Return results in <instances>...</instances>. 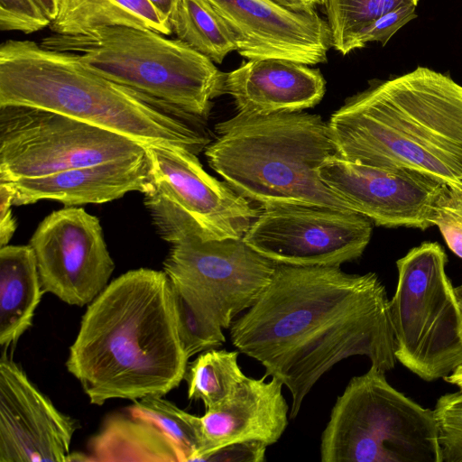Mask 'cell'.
<instances>
[{
	"label": "cell",
	"mask_w": 462,
	"mask_h": 462,
	"mask_svg": "<svg viewBox=\"0 0 462 462\" xmlns=\"http://www.w3.org/2000/svg\"><path fill=\"white\" fill-rule=\"evenodd\" d=\"M226 94L237 114L269 116L300 112L318 105L326 81L318 69L282 59L250 60L226 73Z\"/></svg>",
	"instance_id": "19"
},
{
	"label": "cell",
	"mask_w": 462,
	"mask_h": 462,
	"mask_svg": "<svg viewBox=\"0 0 462 462\" xmlns=\"http://www.w3.org/2000/svg\"><path fill=\"white\" fill-rule=\"evenodd\" d=\"M91 461H187L180 446L154 421L125 409L104 420L88 443Z\"/></svg>",
	"instance_id": "20"
},
{
	"label": "cell",
	"mask_w": 462,
	"mask_h": 462,
	"mask_svg": "<svg viewBox=\"0 0 462 462\" xmlns=\"http://www.w3.org/2000/svg\"><path fill=\"white\" fill-rule=\"evenodd\" d=\"M207 1L230 32L236 51L249 60L327 61L331 32L315 11L293 12L270 0Z\"/></svg>",
	"instance_id": "15"
},
{
	"label": "cell",
	"mask_w": 462,
	"mask_h": 462,
	"mask_svg": "<svg viewBox=\"0 0 462 462\" xmlns=\"http://www.w3.org/2000/svg\"><path fill=\"white\" fill-rule=\"evenodd\" d=\"M169 22L177 39L214 63L236 51L230 32L207 0H179Z\"/></svg>",
	"instance_id": "23"
},
{
	"label": "cell",
	"mask_w": 462,
	"mask_h": 462,
	"mask_svg": "<svg viewBox=\"0 0 462 462\" xmlns=\"http://www.w3.org/2000/svg\"><path fill=\"white\" fill-rule=\"evenodd\" d=\"M448 256L437 242H423L396 261L398 281L390 300L396 360L426 382L462 365V319Z\"/></svg>",
	"instance_id": "8"
},
{
	"label": "cell",
	"mask_w": 462,
	"mask_h": 462,
	"mask_svg": "<svg viewBox=\"0 0 462 462\" xmlns=\"http://www.w3.org/2000/svg\"><path fill=\"white\" fill-rule=\"evenodd\" d=\"M432 223L448 248L462 259V182L443 188L433 208Z\"/></svg>",
	"instance_id": "29"
},
{
	"label": "cell",
	"mask_w": 462,
	"mask_h": 462,
	"mask_svg": "<svg viewBox=\"0 0 462 462\" xmlns=\"http://www.w3.org/2000/svg\"><path fill=\"white\" fill-rule=\"evenodd\" d=\"M276 266L243 238H185L171 244L163 271L200 314L226 329L255 302Z\"/></svg>",
	"instance_id": "11"
},
{
	"label": "cell",
	"mask_w": 462,
	"mask_h": 462,
	"mask_svg": "<svg viewBox=\"0 0 462 462\" xmlns=\"http://www.w3.org/2000/svg\"><path fill=\"white\" fill-rule=\"evenodd\" d=\"M171 288L178 333L187 357L222 346L226 342L223 328L200 314L172 285Z\"/></svg>",
	"instance_id": "27"
},
{
	"label": "cell",
	"mask_w": 462,
	"mask_h": 462,
	"mask_svg": "<svg viewBox=\"0 0 462 462\" xmlns=\"http://www.w3.org/2000/svg\"><path fill=\"white\" fill-rule=\"evenodd\" d=\"M230 338L288 388L290 419L343 359L365 356L383 372L397 361L384 285L374 273L350 274L340 266L277 264L255 302L233 321Z\"/></svg>",
	"instance_id": "1"
},
{
	"label": "cell",
	"mask_w": 462,
	"mask_h": 462,
	"mask_svg": "<svg viewBox=\"0 0 462 462\" xmlns=\"http://www.w3.org/2000/svg\"><path fill=\"white\" fill-rule=\"evenodd\" d=\"M144 152L133 139L60 113L0 106V181L47 176Z\"/></svg>",
	"instance_id": "10"
},
{
	"label": "cell",
	"mask_w": 462,
	"mask_h": 462,
	"mask_svg": "<svg viewBox=\"0 0 462 462\" xmlns=\"http://www.w3.org/2000/svg\"><path fill=\"white\" fill-rule=\"evenodd\" d=\"M79 421L60 411L5 352L0 358V462H67Z\"/></svg>",
	"instance_id": "16"
},
{
	"label": "cell",
	"mask_w": 462,
	"mask_h": 462,
	"mask_svg": "<svg viewBox=\"0 0 462 462\" xmlns=\"http://www.w3.org/2000/svg\"><path fill=\"white\" fill-rule=\"evenodd\" d=\"M266 376H245L231 394L200 417L202 446L197 461L226 445L260 441L276 443L288 426L289 406L283 384Z\"/></svg>",
	"instance_id": "17"
},
{
	"label": "cell",
	"mask_w": 462,
	"mask_h": 462,
	"mask_svg": "<svg viewBox=\"0 0 462 462\" xmlns=\"http://www.w3.org/2000/svg\"><path fill=\"white\" fill-rule=\"evenodd\" d=\"M5 182L13 188L15 206L54 200L72 207L112 201L132 191L145 193L151 171L145 150L125 159Z\"/></svg>",
	"instance_id": "18"
},
{
	"label": "cell",
	"mask_w": 462,
	"mask_h": 462,
	"mask_svg": "<svg viewBox=\"0 0 462 462\" xmlns=\"http://www.w3.org/2000/svg\"><path fill=\"white\" fill-rule=\"evenodd\" d=\"M126 409L157 423L180 446L187 461H197L202 446L200 417L188 413L162 396L135 400Z\"/></svg>",
	"instance_id": "26"
},
{
	"label": "cell",
	"mask_w": 462,
	"mask_h": 462,
	"mask_svg": "<svg viewBox=\"0 0 462 462\" xmlns=\"http://www.w3.org/2000/svg\"><path fill=\"white\" fill-rule=\"evenodd\" d=\"M266 447L260 441L236 442L213 451L203 461L262 462L265 458Z\"/></svg>",
	"instance_id": "32"
},
{
	"label": "cell",
	"mask_w": 462,
	"mask_h": 462,
	"mask_svg": "<svg viewBox=\"0 0 462 462\" xmlns=\"http://www.w3.org/2000/svg\"><path fill=\"white\" fill-rule=\"evenodd\" d=\"M449 384L462 389V365L443 378Z\"/></svg>",
	"instance_id": "37"
},
{
	"label": "cell",
	"mask_w": 462,
	"mask_h": 462,
	"mask_svg": "<svg viewBox=\"0 0 462 462\" xmlns=\"http://www.w3.org/2000/svg\"><path fill=\"white\" fill-rule=\"evenodd\" d=\"M273 3L293 12H311L325 0H270Z\"/></svg>",
	"instance_id": "34"
},
{
	"label": "cell",
	"mask_w": 462,
	"mask_h": 462,
	"mask_svg": "<svg viewBox=\"0 0 462 462\" xmlns=\"http://www.w3.org/2000/svg\"><path fill=\"white\" fill-rule=\"evenodd\" d=\"M155 10L167 21L174 12L179 0H148Z\"/></svg>",
	"instance_id": "35"
},
{
	"label": "cell",
	"mask_w": 462,
	"mask_h": 462,
	"mask_svg": "<svg viewBox=\"0 0 462 462\" xmlns=\"http://www.w3.org/2000/svg\"><path fill=\"white\" fill-rule=\"evenodd\" d=\"M129 26L172 34L170 22L148 0H60L49 27L57 34H79L97 27Z\"/></svg>",
	"instance_id": "22"
},
{
	"label": "cell",
	"mask_w": 462,
	"mask_h": 462,
	"mask_svg": "<svg viewBox=\"0 0 462 462\" xmlns=\"http://www.w3.org/2000/svg\"><path fill=\"white\" fill-rule=\"evenodd\" d=\"M335 153L365 165L462 182V86L426 67L348 97L328 123Z\"/></svg>",
	"instance_id": "3"
},
{
	"label": "cell",
	"mask_w": 462,
	"mask_h": 462,
	"mask_svg": "<svg viewBox=\"0 0 462 462\" xmlns=\"http://www.w3.org/2000/svg\"><path fill=\"white\" fill-rule=\"evenodd\" d=\"M151 188L144 206L158 235L173 244L242 238L258 216L251 201L209 175L197 154L180 147H145Z\"/></svg>",
	"instance_id": "9"
},
{
	"label": "cell",
	"mask_w": 462,
	"mask_h": 462,
	"mask_svg": "<svg viewBox=\"0 0 462 462\" xmlns=\"http://www.w3.org/2000/svg\"><path fill=\"white\" fill-rule=\"evenodd\" d=\"M44 291L36 259L28 245L0 248V346L2 352L15 345L32 326Z\"/></svg>",
	"instance_id": "21"
},
{
	"label": "cell",
	"mask_w": 462,
	"mask_h": 462,
	"mask_svg": "<svg viewBox=\"0 0 462 462\" xmlns=\"http://www.w3.org/2000/svg\"><path fill=\"white\" fill-rule=\"evenodd\" d=\"M39 5L42 7L45 15L51 20L53 21L57 16L59 11V2L60 0H35Z\"/></svg>",
	"instance_id": "36"
},
{
	"label": "cell",
	"mask_w": 462,
	"mask_h": 462,
	"mask_svg": "<svg viewBox=\"0 0 462 462\" xmlns=\"http://www.w3.org/2000/svg\"><path fill=\"white\" fill-rule=\"evenodd\" d=\"M419 0H325L332 47L346 55L356 50L361 32L380 16Z\"/></svg>",
	"instance_id": "25"
},
{
	"label": "cell",
	"mask_w": 462,
	"mask_h": 462,
	"mask_svg": "<svg viewBox=\"0 0 462 462\" xmlns=\"http://www.w3.org/2000/svg\"><path fill=\"white\" fill-rule=\"evenodd\" d=\"M322 181L373 224L385 227L432 226L435 202L447 185L420 171L345 160L336 153L319 169Z\"/></svg>",
	"instance_id": "14"
},
{
	"label": "cell",
	"mask_w": 462,
	"mask_h": 462,
	"mask_svg": "<svg viewBox=\"0 0 462 462\" xmlns=\"http://www.w3.org/2000/svg\"><path fill=\"white\" fill-rule=\"evenodd\" d=\"M26 106L60 113L133 139L199 154L209 139L194 124L107 79L74 52L32 41L0 46V106Z\"/></svg>",
	"instance_id": "4"
},
{
	"label": "cell",
	"mask_w": 462,
	"mask_h": 462,
	"mask_svg": "<svg viewBox=\"0 0 462 462\" xmlns=\"http://www.w3.org/2000/svg\"><path fill=\"white\" fill-rule=\"evenodd\" d=\"M322 462H443L439 423L370 366L337 398L320 441Z\"/></svg>",
	"instance_id": "7"
},
{
	"label": "cell",
	"mask_w": 462,
	"mask_h": 462,
	"mask_svg": "<svg viewBox=\"0 0 462 462\" xmlns=\"http://www.w3.org/2000/svg\"><path fill=\"white\" fill-rule=\"evenodd\" d=\"M14 190L8 182L0 181V245H7L16 229V221L12 215Z\"/></svg>",
	"instance_id": "33"
},
{
	"label": "cell",
	"mask_w": 462,
	"mask_h": 462,
	"mask_svg": "<svg viewBox=\"0 0 462 462\" xmlns=\"http://www.w3.org/2000/svg\"><path fill=\"white\" fill-rule=\"evenodd\" d=\"M51 20L35 0H0V29L25 34L49 26Z\"/></svg>",
	"instance_id": "30"
},
{
	"label": "cell",
	"mask_w": 462,
	"mask_h": 462,
	"mask_svg": "<svg viewBox=\"0 0 462 462\" xmlns=\"http://www.w3.org/2000/svg\"><path fill=\"white\" fill-rule=\"evenodd\" d=\"M239 351L211 348L187 367L188 398L200 400L207 410L223 402L245 377L237 359Z\"/></svg>",
	"instance_id": "24"
},
{
	"label": "cell",
	"mask_w": 462,
	"mask_h": 462,
	"mask_svg": "<svg viewBox=\"0 0 462 462\" xmlns=\"http://www.w3.org/2000/svg\"><path fill=\"white\" fill-rule=\"evenodd\" d=\"M188 360L164 271H128L88 304L66 361L92 404L164 396L184 379Z\"/></svg>",
	"instance_id": "2"
},
{
	"label": "cell",
	"mask_w": 462,
	"mask_h": 462,
	"mask_svg": "<svg viewBox=\"0 0 462 462\" xmlns=\"http://www.w3.org/2000/svg\"><path fill=\"white\" fill-rule=\"evenodd\" d=\"M455 292L458 303V307L461 313V319H462V284L455 287Z\"/></svg>",
	"instance_id": "38"
},
{
	"label": "cell",
	"mask_w": 462,
	"mask_h": 462,
	"mask_svg": "<svg viewBox=\"0 0 462 462\" xmlns=\"http://www.w3.org/2000/svg\"><path fill=\"white\" fill-rule=\"evenodd\" d=\"M42 288L69 305L91 303L107 286L115 263L99 219L79 207L51 212L30 239Z\"/></svg>",
	"instance_id": "13"
},
{
	"label": "cell",
	"mask_w": 462,
	"mask_h": 462,
	"mask_svg": "<svg viewBox=\"0 0 462 462\" xmlns=\"http://www.w3.org/2000/svg\"><path fill=\"white\" fill-rule=\"evenodd\" d=\"M434 412L443 462H462V389L441 395Z\"/></svg>",
	"instance_id": "28"
},
{
	"label": "cell",
	"mask_w": 462,
	"mask_h": 462,
	"mask_svg": "<svg viewBox=\"0 0 462 462\" xmlns=\"http://www.w3.org/2000/svg\"><path fill=\"white\" fill-rule=\"evenodd\" d=\"M415 8L413 5L402 6L380 16L361 32L356 40V49L370 42H379L384 46L398 30L417 17Z\"/></svg>",
	"instance_id": "31"
},
{
	"label": "cell",
	"mask_w": 462,
	"mask_h": 462,
	"mask_svg": "<svg viewBox=\"0 0 462 462\" xmlns=\"http://www.w3.org/2000/svg\"><path fill=\"white\" fill-rule=\"evenodd\" d=\"M208 165L236 193L261 208L298 205L355 212L321 180L335 154L328 124L305 112L236 116L216 125Z\"/></svg>",
	"instance_id": "5"
},
{
	"label": "cell",
	"mask_w": 462,
	"mask_h": 462,
	"mask_svg": "<svg viewBox=\"0 0 462 462\" xmlns=\"http://www.w3.org/2000/svg\"><path fill=\"white\" fill-rule=\"evenodd\" d=\"M144 28L104 26L79 34L53 33L40 44L74 52L89 69L182 118H208L226 94V73L179 39Z\"/></svg>",
	"instance_id": "6"
},
{
	"label": "cell",
	"mask_w": 462,
	"mask_h": 462,
	"mask_svg": "<svg viewBox=\"0 0 462 462\" xmlns=\"http://www.w3.org/2000/svg\"><path fill=\"white\" fill-rule=\"evenodd\" d=\"M372 232L359 213L285 205L261 208L242 238L277 264L340 266L363 254Z\"/></svg>",
	"instance_id": "12"
}]
</instances>
